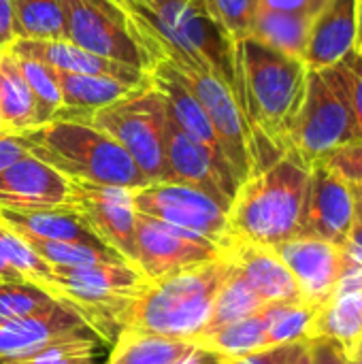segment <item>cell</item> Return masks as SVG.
Listing matches in <instances>:
<instances>
[{"instance_id":"6da1fadb","label":"cell","mask_w":362,"mask_h":364,"mask_svg":"<svg viewBox=\"0 0 362 364\" xmlns=\"http://www.w3.org/2000/svg\"><path fill=\"white\" fill-rule=\"evenodd\" d=\"M307 64L252 36L237 41V102L256 145V173L288 151V134L301 109Z\"/></svg>"},{"instance_id":"7a4b0ae2","label":"cell","mask_w":362,"mask_h":364,"mask_svg":"<svg viewBox=\"0 0 362 364\" xmlns=\"http://www.w3.org/2000/svg\"><path fill=\"white\" fill-rule=\"evenodd\" d=\"M28 154L66 179L137 190L149 181L128 151L107 132L87 122L51 119L15 134Z\"/></svg>"},{"instance_id":"3957f363","label":"cell","mask_w":362,"mask_h":364,"mask_svg":"<svg viewBox=\"0 0 362 364\" xmlns=\"http://www.w3.org/2000/svg\"><path fill=\"white\" fill-rule=\"evenodd\" d=\"M228 273L230 262L222 254L211 262L151 282L130 305L119 337L145 335L194 343L211 316Z\"/></svg>"},{"instance_id":"277c9868","label":"cell","mask_w":362,"mask_h":364,"mask_svg":"<svg viewBox=\"0 0 362 364\" xmlns=\"http://www.w3.org/2000/svg\"><path fill=\"white\" fill-rule=\"evenodd\" d=\"M309 168L301 156L286 151L245 179L228 209L230 235L269 247L299 237Z\"/></svg>"},{"instance_id":"5b68a950","label":"cell","mask_w":362,"mask_h":364,"mask_svg":"<svg viewBox=\"0 0 362 364\" xmlns=\"http://www.w3.org/2000/svg\"><path fill=\"white\" fill-rule=\"evenodd\" d=\"M132 6L169 60L186 68L215 73L237 98V43L211 15L205 0L164 4L132 0Z\"/></svg>"},{"instance_id":"8992f818","label":"cell","mask_w":362,"mask_h":364,"mask_svg":"<svg viewBox=\"0 0 362 364\" xmlns=\"http://www.w3.org/2000/svg\"><path fill=\"white\" fill-rule=\"evenodd\" d=\"M55 299L75 309L100 341L115 346L130 305L151 286L132 262L51 267Z\"/></svg>"},{"instance_id":"52a82bcc","label":"cell","mask_w":362,"mask_h":364,"mask_svg":"<svg viewBox=\"0 0 362 364\" xmlns=\"http://www.w3.org/2000/svg\"><path fill=\"white\" fill-rule=\"evenodd\" d=\"M352 141H361V136L341 62L309 68L303 102L288 134V151H294L312 166L329 151Z\"/></svg>"},{"instance_id":"ba28073f","label":"cell","mask_w":362,"mask_h":364,"mask_svg":"<svg viewBox=\"0 0 362 364\" xmlns=\"http://www.w3.org/2000/svg\"><path fill=\"white\" fill-rule=\"evenodd\" d=\"M60 6L66 41L85 51L147 73L166 58L143 21H134L109 0H60Z\"/></svg>"},{"instance_id":"9c48e42d","label":"cell","mask_w":362,"mask_h":364,"mask_svg":"<svg viewBox=\"0 0 362 364\" xmlns=\"http://www.w3.org/2000/svg\"><path fill=\"white\" fill-rule=\"evenodd\" d=\"M87 124L113 136L149 183L171 181L164 154L166 107L154 79L113 105L94 111Z\"/></svg>"},{"instance_id":"30bf717a","label":"cell","mask_w":362,"mask_h":364,"mask_svg":"<svg viewBox=\"0 0 362 364\" xmlns=\"http://www.w3.org/2000/svg\"><path fill=\"white\" fill-rule=\"evenodd\" d=\"M177 77L203 105L239 186L256 173V145L250 124L226 81L211 70H194L171 60Z\"/></svg>"},{"instance_id":"8fae6325","label":"cell","mask_w":362,"mask_h":364,"mask_svg":"<svg viewBox=\"0 0 362 364\" xmlns=\"http://www.w3.org/2000/svg\"><path fill=\"white\" fill-rule=\"evenodd\" d=\"M132 205L137 213L201 235L222 250L233 237L228 209L209 194L183 183L162 181L137 188L132 190Z\"/></svg>"},{"instance_id":"7c38bea8","label":"cell","mask_w":362,"mask_h":364,"mask_svg":"<svg viewBox=\"0 0 362 364\" xmlns=\"http://www.w3.org/2000/svg\"><path fill=\"white\" fill-rule=\"evenodd\" d=\"M100 343V337L68 305L0 326L2 363L28 360L60 350L96 352Z\"/></svg>"},{"instance_id":"4fadbf2b","label":"cell","mask_w":362,"mask_h":364,"mask_svg":"<svg viewBox=\"0 0 362 364\" xmlns=\"http://www.w3.org/2000/svg\"><path fill=\"white\" fill-rule=\"evenodd\" d=\"M66 205L83 218L107 247L137 264V209L132 205V190L68 179Z\"/></svg>"},{"instance_id":"5bb4252c","label":"cell","mask_w":362,"mask_h":364,"mask_svg":"<svg viewBox=\"0 0 362 364\" xmlns=\"http://www.w3.org/2000/svg\"><path fill=\"white\" fill-rule=\"evenodd\" d=\"M222 256V247L190 230L137 213V267L149 282L194 269Z\"/></svg>"},{"instance_id":"9a60e30c","label":"cell","mask_w":362,"mask_h":364,"mask_svg":"<svg viewBox=\"0 0 362 364\" xmlns=\"http://www.w3.org/2000/svg\"><path fill=\"white\" fill-rule=\"evenodd\" d=\"M354 226V200L350 183L322 162L309 168V183L301 215L299 237L320 239L344 247Z\"/></svg>"},{"instance_id":"2e32d148","label":"cell","mask_w":362,"mask_h":364,"mask_svg":"<svg viewBox=\"0 0 362 364\" xmlns=\"http://www.w3.org/2000/svg\"><path fill=\"white\" fill-rule=\"evenodd\" d=\"M273 250L294 275L305 305L320 311L333 301L346 267L341 247L320 239L294 237L273 245Z\"/></svg>"},{"instance_id":"e0dca14e","label":"cell","mask_w":362,"mask_h":364,"mask_svg":"<svg viewBox=\"0 0 362 364\" xmlns=\"http://www.w3.org/2000/svg\"><path fill=\"white\" fill-rule=\"evenodd\" d=\"M164 154L173 183H183L209 194L222 207L230 209L233 198L239 190V183L226 175L213 156L188 136L169 115L164 126Z\"/></svg>"},{"instance_id":"ac0fdd59","label":"cell","mask_w":362,"mask_h":364,"mask_svg":"<svg viewBox=\"0 0 362 364\" xmlns=\"http://www.w3.org/2000/svg\"><path fill=\"white\" fill-rule=\"evenodd\" d=\"M222 254L265 303H303L294 275L273 247L230 237Z\"/></svg>"},{"instance_id":"d6986e66","label":"cell","mask_w":362,"mask_h":364,"mask_svg":"<svg viewBox=\"0 0 362 364\" xmlns=\"http://www.w3.org/2000/svg\"><path fill=\"white\" fill-rule=\"evenodd\" d=\"M15 55L38 60L51 68L64 70V73H79V75H96V77H109L117 79L130 85H143L151 79V73L134 68L130 64H122L102 55H96L92 51H85L77 47L70 41H26L17 38L9 47Z\"/></svg>"},{"instance_id":"ffe728a7","label":"cell","mask_w":362,"mask_h":364,"mask_svg":"<svg viewBox=\"0 0 362 364\" xmlns=\"http://www.w3.org/2000/svg\"><path fill=\"white\" fill-rule=\"evenodd\" d=\"M68 198V179L32 154L0 171V205L62 207Z\"/></svg>"},{"instance_id":"44dd1931","label":"cell","mask_w":362,"mask_h":364,"mask_svg":"<svg viewBox=\"0 0 362 364\" xmlns=\"http://www.w3.org/2000/svg\"><path fill=\"white\" fill-rule=\"evenodd\" d=\"M356 0H324L314 15L303 62L307 68H326L356 49Z\"/></svg>"},{"instance_id":"7402d4cb","label":"cell","mask_w":362,"mask_h":364,"mask_svg":"<svg viewBox=\"0 0 362 364\" xmlns=\"http://www.w3.org/2000/svg\"><path fill=\"white\" fill-rule=\"evenodd\" d=\"M0 222L15 232L38 239L75 241L96 247H107L68 205L62 207H6L0 205Z\"/></svg>"},{"instance_id":"603a6c76","label":"cell","mask_w":362,"mask_h":364,"mask_svg":"<svg viewBox=\"0 0 362 364\" xmlns=\"http://www.w3.org/2000/svg\"><path fill=\"white\" fill-rule=\"evenodd\" d=\"M53 73H55L60 94H62V109L58 111V115L53 119L87 122L94 111L109 107L115 100H119L141 87V85H130V83L109 79V77L64 73L58 68H53Z\"/></svg>"},{"instance_id":"cb8c5ba5","label":"cell","mask_w":362,"mask_h":364,"mask_svg":"<svg viewBox=\"0 0 362 364\" xmlns=\"http://www.w3.org/2000/svg\"><path fill=\"white\" fill-rule=\"evenodd\" d=\"M0 117L13 134L38 126L34 96L11 49L0 51Z\"/></svg>"},{"instance_id":"d4e9b609","label":"cell","mask_w":362,"mask_h":364,"mask_svg":"<svg viewBox=\"0 0 362 364\" xmlns=\"http://www.w3.org/2000/svg\"><path fill=\"white\" fill-rule=\"evenodd\" d=\"M316 13H277L256 9L250 36L273 49L303 60Z\"/></svg>"},{"instance_id":"484cf974","label":"cell","mask_w":362,"mask_h":364,"mask_svg":"<svg viewBox=\"0 0 362 364\" xmlns=\"http://www.w3.org/2000/svg\"><path fill=\"white\" fill-rule=\"evenodd\" d=\"M194 343L224 358H237V356H247L254 352L269 350L271 346H269V326H267L265 307L239 322H233L209 335L198 337Z\"/></svg>"},{"instance_id":"4316f807","label":"cell","mask_w":362,"mask_h":364,"mask_svg":"<svg viewBox=\"0 0 362 364\" xmlns=\"http://www.w3.org/2000/svg\"><path fill=\"white\" fill-rule=\"evenodd\" d=\"M333 337L350 352L362 337V292H337L314 314L309 337Z\"/></svg>"},{"instance_id":"83f0119b","label":"cell","mask_w":362,"mask_h":364,"mask_svg":"<svg viewBox=\"0 0 362 364\" xmlns=\"http://www.w3.org/2000/svg\"><path fill=\"white\" fill-rule=\"evenodd\" d=\"M267 303L258 296V292L247 284V279L230 264V273L226 277V282L222 284L218 296H215V303H213V309H211V316L203 328V335H209L222 326H228L233 322H239L252 314H256L258 309H262ZM196 337V339H198Z\"/></svg>"},{"instance_id":"f1b7e54d","label":"cell","mask_w":362,"mask_h":364,"mask_svg":"<svg viewBox=\"0 0 362 364\" xmlns=\"http://www.w3.org/2000/svg\"><path fill=\"white\" fill-rule=\"evenodd\" d=\"M196 343L164 339V337H119L113 346L107 364H177L183 360Z\"/></svg>"},{"instance_id":"f546056e","label":"cell","mask_w":362,"mask_h":364,"mask_svg":"<svg viewBox=\"0 0 362 364\" xmlns=\"http://www.w3.org/2000/svg\"><path fill=\"white\" fill-rule=\"evenodd\" d=\"M17 38L64 41L66 23L60 0H11Z\"/></svg>"},{"instance_id":"4dcf8cb0","label":"cell","mask_w":362,"mask_h":364,"mask_svg":"<svg viewBox=\"0 0 362 364\" xmlns=\"http://www.w3.org/2000/svg\"><path fill=\"white\" fill-rule=\"evenodd\" d=\"M26 245L49 267H87V264H115L128 262L111 247H96L75 241H53V239H38L32 235L17 232Z\"/></svg>"},{"instance_id":"1f68e13d","label":"cell","mask_w":362,"mask_h":364,"mask_svg":"<svg viewBox=\"0 0 362 364\" xmlns=\"http://www.w3.org/2000/svg\"><path fill=\"white\" fill-rule=\"evenodd\" d=\"M58 299H53L43 288L30 284V282H6L0 284V326L47 314L55 307H60Z\"/></svg>"},{"instance_id":"d6a6232c","label":"cell","mask_w":362,"mask_h":364,"mask_svg":"<svg viewBox=\"0 0 362 364\" xmlns=\"http://www.w3.org/2000/svg\"><path fill=\"white\" fill-rule=\"evenodd\" d=\"M316 309L305 303H267L265 316L269 326V346H286L309 337Z\"/></svg>"},{"instance_id":"836d02e7","label":"cell","mask_w":362,"mask_h":364,"mask_svg":"<svg viewBox=\"0 0 362 364\" xmlns=\"http://www.w3.org/2000/svg\"><path fill=\"white\" fill-rule=\"evenodd\" d=\"M19 68L30 85V92L34 96L36 102V117H38V126L51 122L58 111L62 109V94L55 81V73L51 66L38 62V60H30V58H21L17 55Z\"/></svg>"},{"instance_id":"e575fe53","label":"cell","mask_w":362,"mask_h":364,"mask_svg":"<svg viewBox=\"0 0 362 364\" xmlns=\"http://www.w3.org/2000/svg\"><path fill=\"white\" fill-rule=\"evenodd\" d=\"M211 15L222 23L228 36L237 43L250 36L252 19L258 6V0H205Z\"/></svg>"},{"instance_id":"d590c367","label":"cell","mask_w":362,"mask_h":364,"mask_svg":"<svg viewBox=\"0 0 362 364\" xmlns=\"http://www.w3.org/2000/svg\"><path fill=\"white\" fill-rule=\"evenodd\" d=\"M318 162L329 166L348 183H362V141L346 143L322 156Z\"/></svg>"},{"instance_id":"8d00e7d4","label":"cell","mask_w":362,"mask_h":364,"mask_svg":"<svg viewBox=\"0 0 362 364\" xmlns=\"http://www.w3.org/2000/svg\"><path fill=\"white\" fill-rule=\"evenodd\" d=\"M346 77H348V87H350V102L358 128V136L362 141V53L358 49H352L344 60H339Z\"/></svg>"},{"instance_id":"74e56055","label":"cell","mask_w":362,"mask_h":364,"mask_svg":"<svg viewBox=\"0 0 362 364\" xmlns=\"http://www.w3.org/2000/svg\"><path fill=\"white\" fill-rule=\"evenodd\" d=\"M312 364H348L346 348L333 337H312L307 339Z\"/></svg>"},{"instance_id":"f35d334b","label":"cell","mask_w":362,"mask_h":364,"mask_svg":"<svg viewBox=\"0 0 362 364\" xmlns=\"http://www.w3.org/2000/svg\"><path fill=\"white\" fill-rule=\"evenodd\" d=\"M297 343H286V346L269 348V350L254 352V354H247V356L224 358L220 364H288L290 358H292V352H294Z\"/></svg>"},{"instance_id":"ab89813d","label":"cell","mask_w":362,"mask_h":364,"mask_svg":"<svg viewBox=\"0 0 362 364\" xmlns=\"http://www.w3.org/2000/svg\"><path fill=\"white\" fill-rule=\"evenodd\" d=\"M6 364H100L96 360L94 352H81V350H60V352H49L36 358L28 360H17V363Z\"/></svg>"},{"instance_id":"60d3db41","label":"cell","mask_w":362,"mask_h":364,"mask_svg":"<svg viewBox=\"0 0 362 364\" xmlns=\"http://www.w3.org/2000/svg\"><path fill=\"white\" fill-rule=\"evenodd\" d=\"M324 0H258L256 9L277 13H316Z\"/></svg>"},{"instance_id":"b9f144b4","label":"cell","mask_w":362,"mask_h":364,"mask_svg":"<svg viewBox=\"0 0 362 364\" xmlns=\"http://www.w3.org/2000/svg\"><path fill=\"white\" fill-rule=\"evenodd\" d=\"M26 151V147L19 143V139L13 132L0 130V171L6 168L9 164H13L15 160H19Z\"/></svg>"},{"instance_id":"7bdbcfd3","label":"cell","mask_w":362,"mask_h":364,"mask_svg":"<svg viewBox=\"0 0 362 364\" xmlns=\"http://www.w3.org/2000/svg\"><path fill=\"white\" fill-rule=\"evenodd\" d=\"M17 41L15 19H13V2L0 0V51L9 49Z\"/></svg>"},{"instance_id":"ee69618b","label":"cell","mask_w":362,"mask_h":364,"mask_svg":"<svg viewBox=\"0 0 362 364\" xmlns=\"http://www.w3.org/2000/svg\"><path fill=\"white\" fill-rule=\"evenodd\" d=\"M341 250H344V256L348 262L362 264V222H354L350 237H348V243Z\"/></svg>"},{"instance_id":"f6af8a7d","label":"cell","mask_w":362,"mask_h":364,"mask_svg":"<svg viewBox=\"0 0 362 364\" xmlns=\"http://www.w3.org/2000/svg\"><path fill=\"white\" fill-rule=\"evenodd\" d=\"M6 282H26L9 262H6V258L0 254V284H6Z\"/></svg>"},{"instance_id":"bcb514c9","label":"cell","mask_w":362,"mask_h":364,"mask_svg":"<svg viewBox=\"0 0 362 364\" xmlns=\"http://www.w3.org/2000/svg\"><path fill=\"white\" fill-rule=\"evenodd\" d=\"M288 364H312V356H309V348H307V339L305 341H299L294 352H292V358Z\"/></svg>"},{"instance_id":"7dc6e473","label":"cell","mask_w":362,"mask_h":364,"mask_svg":"<svg viewBox=\"0 0 362 364\" xmlns=\"http://www.w3.org/2000/svg\"><path fill=\"white\" fill-rule=\"evenodd\" d=\"M352 200H354V222H362V183H350Z\"/></svg>"},{"instance_id":"c3c4849f","label":"cell","mask_w":362,"mask_h":364,"mask_svg":"<svg viewBox=\"0 0 362 364\" xmlns=\"http://www.w3.org/2000/svg\"><path fill=\"white\" fill-rule=\"evenodd\" d=\"M109 2H113V4H115V6H119V9H122V11H124L126 15H130V17H132L134 21H139V19H137V15H134V6H132V0H109ZM139 23H141V21H139Z\"/></svg>"},{"instance_id":"681fc988","label":"cell","mask_w":362,"mask_h":364,"mask_svg":"<svg viewBox=\"0 0 362 364\" xmlns=\"http://www.w3.org/2000/svg\"><path fill=\"white\" fill-rule=\"evenodd\" d=\"M348 364H362V337L361 341L348 352Z\"/></svg>"},{"instance_id":"f907efd6","label":"cell","mask_w":362,"mask_h":364,"mask_svg":"<svg viewBox=\"0 0 362 364\" xmlns=\"http://www.w3.org/2000/svg\"><path fill=\"white\" fill-rule=\"evenodd\" d=\"M356 15H358V38H356V49L362 53V0H356Z\"/></svg>"},{"instance_id":"816d5d0a","label":"cell","mask_w":362,"mask_h":364,"mask_svg":"<svg viewBox=\"0 0 362 364\" xmlns=\"http://www.w3.org/2000/svg\"><path fill=\"white\" fill-rule=\"evenodd\" d=\"M151 4H164V2H183V0H147Z\"/></svg>"},{"instance_id":"f5cc1de1","label":"cell","mask_w":362,"mask_h":364,"mask_svg":"<svg viewBox=\"0 0 362 364\" xmlns=\"http://www.w3.org/2000/svg\"><path fill=\"white\" fill-rule=\"evenodd\" d=\"M0 130H4V124H2V117H0Z\"/></svg>"},{"instance_id":"db71d44e","label":"cell","mask_w":362,"mask_h":364,"mask_svg":"<svg viewBox=\"0 0 362 364\" xmlns=\"http://www.w3.org/2000/svg\"><path fill=\"white\" fill-rule=\"evenodd\" d=\"M0 364H6V363H2V360H0Z\"/></svg>"}]
</instances>
